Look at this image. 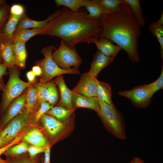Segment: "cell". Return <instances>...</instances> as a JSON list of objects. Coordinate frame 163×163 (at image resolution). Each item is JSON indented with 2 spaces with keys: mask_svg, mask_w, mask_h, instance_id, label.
<instances>
[{
  "mask_svg": "<svg viewBox=\"0 0 163 163\" xmlns=\"http://www.w3.org/2000/svg\"><path fill=\"white\" fill-rule=\"evenodd\" d=\"M61 9L40 34L59 37L66 46L73 48L80 43H91L101 34L102 27L99 20L89 19L85 11L75 13L65 7Z\"/></svg>",
  "mask_w": 163,
  "mask_h": 163,
  "instance_id": "obj_1",
  "label": "cell"
},
{
  "mask_svg": "<svg viewBox=\"0 0 163 163\" xmlns=\"http://www.w3.org/2000/svg\"><path fill=\"white\" fill-rule=\"evenodd\" d=\"M99 20L102 30L97 38L109 39L127 53L132 62H138L141 27L129 6L125 2L119 10L105 15Z\"/></svg>",
  "mask_w": 163,
  "mask_h": 163,
  "instance_id": "obj_2",
  "label": "cell"
},
{
  "mask_svg": "<svg viewBox=\"0 0 163 163\" xmlns=\"http://www.w3.org/2000/svg\"><path fill=\"white\" fill-rule=\"evenodd\" d=\"M98 101L99 110L97 113L109 131L118 139H125L126 128L123 116L115 107L98 99Z\"/></svg>",
  "mask_w": 163,
  "mask_h": 163,
  "instance_id": "obj_3",
  "label": "cell"
},
{
  "mask_svg": "<svg viewBox=\"0 0 163 163\" xmlns=\"http://www.w3.org/2000/svg\"><path fill=\"white\" fill-rule=\"evenodd\" d=\"M32 114L25 109L7 124L0 132V148L7 145L19 135L35 126L31 123Z\"/></svg>",
  "mask_w": 163,
  "mask_h": 163,
  "instance_id": "obj_4",
  "label": "cell"
},
{
  "mask_svg": "<svg viewBox=\"0 0 163 163\" xmlns=\"http://www.w3.org/2000/svg\"><path fill=\"white\" fill-rule=\"evenodd\" d=\"M56 49L55 46L52 45L43 47L41 50V53L44 58L35 62V65L39 66L42 70V74L39 82L41 84H45L50 82L55 77L63 74L80 73L78 69L74 67L65 70L61 69L57 65L51 56L53 51Z\"/></svg>",
  "mask_w": 163,
  "mask_h": 163,
  "instance_id": "obj_5",
  "label": "cell"
},
{
  "mask_svg": "<svg viewBox=\"0 0 163 163\" xmlns=\"http://www.w3.org/2000/svg\"><path fill=\"white\" fill-rule=\"evenodd\" d=\"M9 69V78L3 91L0 105V116L14 99L20 95L32 85L21 79L18 66L16 65Z\"/></svg>",
  "mask_w": 163,
  "mask_h": 163,
  "instance_id": "obj_6",
  "label": "cell"
},
{
  "mask_svg": "<svg viewBox=\"0 0 163 163\" xmlns=\"http://www.w3.org/2000/svg\"><path fill=\"white\" fill-rule=\"evenodd\" d=\"M51 56L57 65L61 69L65 70L71 69V66L78 69L82 62L75 47H69L62 40L60 46L52 52Z\"/></svg>",
  "mask_w": 163,
  "mask_h": 163,
  "instance_id": "obj_7",
  "label": "cell"
},
{
  "mask_svg": "<svg viewBox=\"0 0 163 163\" xmlns=\"http://www.w3.org/2000/svg\"><path fill=\"white\" fill-rule=\"evenodd\" d=\"M119 95L129 99L135 107L145 108L149 105L153 95L146 85L138 86L129 90L120 91Z\"/></svg>",
  "mask_w": 163,
  "mask_h": 163,
  "instance_id": "obj_8",
  "label": "cell"
},
{
  "mask_svg": "<svg viewBox=\"0 0 163 163\" xmlns=\"http://www.w3.org/2000/svg\"><path fill=\"white\" fill-rule=\"evenodd\" d=\"M26 90L10 104L1 116L0 132L9 122L24 110L26 103Z\"/></svg>",
  "mask_w": 163,
  "mask_h": 163,
  "instance_id": "obj_9",
  "label": "cell"
},
{
  "mask_svg": "<svg viewBox=\"0 0 163 163\" xmlns=\"http://www.w3.org/2000/svg\"><path fill=\"white\" fill-rule=\"evenodd\" d=\"M97 78L87 72L83 73L76 85L72 90V93L89 97H96Z\"/></svg>",
  "mask_w": 163,
  "mask_h": 163,
  "instance_id": "obj_10",
  "label": "cell"
},
{
  "mask_svg": "<svg viewBox=\"0 0 163 163\" xmlns=\"http://www.w3.org/2000/svg\"><path fill=\"white\" fill-rule=\"evenodd\" d=\"M40 122L42 129L51 138L54 139L58 136L64 131L66 127L64 123L46 113L42 116Z\"/></svg>",
  "mask_w": 163,
  "mask_h": 163,
  "instance_id": "obj_11",
  "label": "cell"
},
{
  "mask_svg": "<svg viewBox=\"0 0 163 163\" xmlns=\"http://www.w3.org/2000/svg\"><path fill=\"white\" fill-rule=\"evenodd\" d=\"M61 11L62 9L57 10L49 15L46 19L40 21L30 19L25 14L19 21L14 34L23 30L30 28H43L49 22L60 14Z\"/></svg>",
  "mask_w": 163,
  "mask_h": 163,
  "instance_id": "obj_12",
  "label": "cell"
},
{
  "mask_svg": "<svg viewBox=\"0 0 163 163\" xmlns=\"http://www.w3.org/2000/svg\"><path fill=\"white\" fill-rule=\"evenodd\" d=\"M21 141H24L31 145L46 148L50 145L42 131L35 126L28 129L21 137Z\"/></svg>",
  "mask_w": 163,
  "mask_h": 163,
  "instance_id": "obj_13",
  "label": "cell"
},
{
  "mask_svg": "<svg viewBox=\"0 0 163 163\" xmlns=\"http://www.w3.org/2000/svg\"><path fill=\"white\" fill-rule=\"evenodd\" d=\"M116 56L108 57L97 50L94 55L90 64L91 68L88 72L97 78L98 73L103 69L113 62Z\"/></svg>",
  "mask_w": 163,
  "mask_h": 163,
  "instance_id": "obj_14",
  "label": "cell"
},
{
  "mask_svg": "<svg viewBox=\"0 0 163 163\" xmlns=\"http://www.w3.org/2000/svg\"><path fill=\"white\" fill-rule=\"evenodd\" d=\"M72 104L73 108L79 107L93 110L97 113L99 110L98 98L72 92Z\"/></svg>",
  "mask_w": 163,
  "mask_h": 163,
  "instance_id": "obj_15",
  "label": "cell"
},
{
  "mask_svg": "<svg viewBox=\"0 0 163 163\" xmlns=\"http://www.w3.org/2000/svg\"><path fill=\"white\" fill-rule=\"evenodd\" d=\"M53 81L59 87L60 92V99L58 106L69 109L73 108L72 104V92L66 85L62 75L57 76Z\"/></svg>",
  "mask_w": 163,
  "mask_h": 163,
  "instance_id": "obj_16",
  "label": "cell"
},
{
  "mask_svg": "<svg viewBox=\"0 0 163 163\" xmlns=\"http://www.w3.org/2000/svg\"><path fill=\"white\" fill-rule=\"evenodd\" d=\"M91 43H94L98 50L108 57L116 56L122 49L119 46L115 45L110 40L105 37L94 38Z\"/></svg>",
  "mask_w": 163,
  "mask_h": 163,
  "instance_id": "obj_17",
  "label": "cell"
},
{
  "mask_svg": "<svg viewBox=\"0 0 163 163\" xmlns=\"http://www.w3.org/2000/svg\"><path fill=\"white\" fill-rule=\"evenodd\" d=\"M1 53L3 63L8 69L16 65L14 45L13 42L4 41L1 45Z\"/></svg>",
  "mask_w": 163,
  "mask_h": 163,
  "instance_id": "obj_18",
  "label": "cell"
},
{
  "mask_svg": "<svg viewBox=\"0 0 163 163\" xmlns=\"http://www.w3.org/2000/svg\"><path fill=\"white\" fill-rule=\"evenodd\" d=\"M24 16H16L9 14L3 31L0 33L5 41L13 42L14 34L18 24Z\"/></svg>",
  "mask_w": 163,
  "mask_h": 163,
  "instance_id": "obj_19",
  "label": "cell"
},
{
  "mask_svg": "<svg viewBox=\"0 0 163 163\" xmlns=\"http://www.w3.org/2000/svg\"><path fill=\"white\" fill-rule=\"evenodd\" d=\"M36 89L32 85L26 90L25 109L31 113H33L39 107Z\"/></svg>",
  "mask_w": 163,
  "mask_h": 163,
  "instance_id": "obj_20",
  "label": "cell"
},
{
  "mask_svg": "<svg viewBox=\"0 0 163 163\" xmlns=\"http://www.w3.org/2000/svg\"><path fill=\"white\" fill-rule=\"evenodd\" d=\"M96 97L111 107H114L111 100L112 93L110 86L107 83L98 80Z\"/></svg>",
  "mask_w": 163,
  "mask_h": 163,
  "instance_id": "obj_21",
  "label": "cell"
},
{
  "mask_svg": "<svg viewBox=\"0 0 163 163\" xmlns=\"http://www.w3.org/2000/svg\"><path fill=\"white\" fill-rule=\"evenodd\" d=\"M75 110L74 108L69 109L61 106H53L46 114L53 117L61 122L65 123L69 120Z\"/></svg>",
  "mask_w": 163,
  "mask_h": 163,
  "instance_id": "obj_22",
  "label": "cell"
},
{
  "mask_svg": "<svg viewBox=\"0 0 163 163\" xmlns=\"http://www.w3.org/2000/svg\"><path fill=\"white\" fill-rule=\"evenodd\" d=\"M85 7L88 12L86 16L90 19L99 20L105 15L110 14L103 9L94 0H88Z\"/></svg>",
  "mask_w": 163,
  "mask_h": 163,
  "instance_id": "obj_23",
  "label": "cell"
},
{
  "mask_svg": "<svg viewBox=\"0 0 163 163\" xmlns=\"http://www.w3.org/2000/svg\"><path fill=\"white\" fill-rule=\"evenodd\" d=\"M13 43L16 59V65L20 69H24L25 68L26 61L27 56L26 43L21 41Z\"/></svg>",
  "mask_w": 163,
  "mask_h": 163,
  "instance_id": "obj_24",
  "label": "cell"
},
{
  "mask_svg": "<svg viewBox=\"0 0 163 163\" xmlns=\"http://www.w3.org/2000/svg\"><path fill=\"white\" fill-rule=\"evenodd\" d=\"M103 9L111 13L119 10L124 4V0H94Z\"/></svg>",
  "mask_w": 163,
  "mask_h": 163,
  "instance_id": "obj_25",
  "label": "cell"
},
{
  "mask_svg": "<svg viewBox=\"0 0 163 163\" xmlns=\"http://www.w3.org/2000/svg\"><path fill=\"white\" fill-rule=\"evenodd\" d=\"M57 7L62 6L75 13L79 12V8L85 7L88 0H55Z\"/></svg>",
  "mask_w": 163,
  "mask_h": 163,
  "instance_id": "obj_26",
  "label": "cell"
},
{
  "mask_svg": "<svg viewBox=\"0 0 163 163\" xmlns=\"http://www.w3.org/2000/svg\"><path fill=\"white\" fill-rule=\"evenodd\" d=\"M28 146V143L24 141H21L10 147L4 154L8 158L18 157L27 152Z\"/></svg>",
  "mask_w": 163,
  "mask_h": 163,
  "instance_id": "obj_27",
  "label": "cell"
},
{
  "mask_svg": "<svg viewBox=\"0 0 163 163\" xmlns=\"http://www.w3.org/2000/svg\"><path fill=\"white\" fill-rule=\"evenodd\" d=\"M42 29L36 28L21 30L14 34L13 42L21 41L26 43L32 37L37 35L40 34Z\"/></svg>",
  "mask_w": 163,
  "mask_h": 163,
  "instance_id": "obj_28",
  "label": "cell"
},
{
  "mask_svg": "<svg viewBox=\"0 0 163 163\" xmlns=\"http://www.w3.org/2000/svg\"><path fill=\"white\" fill-rule=\"evenodd\" d=\"M130 7L135 16L137 21L141 27H144L145 21L142 15V11L139 0H124Z\"/></svg>",
  "mask_w": 163,
  "mask_h": 163,
  "instance_id": "obj_29",
  "label": "cell"
},
{
  "mask_svg": "<svg viewBox=\"0 0 163 163\" xmlns=\"http://www.w3.org/2000/svg\"><path fill=\"white\" fill-rule=\"evenodd\" d=\"M150 32L157 38L160 47V56L163 61V26L156 22L151 23L149 26Z\"/></svg>",
  "mask_w": 163,
  "mask_h": 163,
  "instance_id": "obj_30",
  "label": "cell"
},
{
  "mask_svg": "<svg viewBox=\"0 0 163 163\" xmlns=\"http://www.w3.org/2000/svg\"><path fill=\"white\" fill-rule=\"evenodd\" d=\"M53 107L47 102L41 103L39 108L32 114L31 119L32 125L35 126L37 125L42 116Z\"/></svg>",
  "mask_w": 163,
  "mask_h": 163,
  "instance_id": "obj_31",
  "label": "cell"
},
{
  "mask_svg": "<svg viewBox=\"0 0 163 163\" xmlns=\"http://www.w3.org/2000/svg\"><path fill=\"white\" fill-rule=\"evenodd\" d=\"M32 85L36 89L38 101L40 106L42 103L47 102L48 91L47 83L43 84L36 82Z\"/></svg>",
  "mask_w": 163,
  "mask_h": 163,
  "instance_id": "obj_32",
  "label": "cell"
},
{
  "mask_svg": "<svg viewBox=\"0 0 163 163\" xmlns=\"http://www.w3.org/2000/svg\"><path fill=\"white\" fill-rule=\"evenodd\" d=\"M47 83L48 91L47 102L50 105L53 106L56 103L58 99V92L56 85L54 81Z\"/></svg>",
  "mask_w": 163,
  "mask_h": 163,
  "instance_id": "obj_33",
  "label": "cell"
},
{
  "mask_svg": "<svg viewBox=\"0 0 163 163\" xmlns=\"http://www.w3.org/2000/svg\"><path fill=\"white\" fill-rule=\"evenodd\" d=\"M162 62L161 72L159 78L153 82L146 85L153 95L157 91L163 88V61H162Z\"/></svg>",
  "mask_w": 163,
  "mask_h": 163,
  "instance_id": "obj_34",
  "label": "cell"
},
{
  "mask_svg": "<svg viewBox=\"0 0 163 163\" xmlns=\"http://www.w3.org/2000/svg\"><path fill=\"white\" fill-rule=\"evenodd\" d=\"M10 14V8L6 4H4L0 7V34L1 29Z\"/></svg>",
  "mask_w": 163,
  "mask_h": 163,
  "instance_id": "obj_35",
  "label": "cell"
},
{
  "mask_svg": "<svg viewBox=\"0 0 163 163\" xmlns=\"http://www.w3.org/2000/svg\"><path fill=\"white\" fill-rule=\"evenodd\" d=\"M10 14L16 16H22L25 14L24 7L21 5L15 4L10 8Z\"/></svg>",
  "mask_w": 163,
  "mask_h": 163,
  "instance_id": "obj_36",
  "label": "cell"
},
{
  "mask_svg": "<svg viewBox=\"0 0 163 163\" xmlns=\"http://www.w3.org/2000/svg\"><path fill=\"white\" fill-rule=\"evenodd\" d=\"M13 160L9 159L10 163H39V158L37 156L33 158L27 157H15Z\"/></svg>",
  "mask_w": 163,
  "mask_h": 163,
  "instance_id": "obj_37",
  "label": "cell"
},
{
  "mask_svg": "<svg viewBox=\"0 0 163 163\" xmlns=\"http://www.w3.org/2000/svg\"><path fill=\"white\" fill-rule=\"evenodd\" d=\"M46 148L37 147L31 145L29 146L28 147L27 152L29 153L30 157L34 158L37 154L44 152Z\"/></svg>",
  "mask_w": 163,
  "mask_h": 163,
  "instance_id": "obj_38",
  "label": "cell"
},
{
  "mask_svg": "<svg viewBox=\"0 0 163 163\" xmlns=\"http://www.w3.org/2000/svg\"><path fill=\"white\" fill-rule=\"evenodd\" d=\"M25 133H22L17 137L11 143L3 147L0 148V156L3 154H4L6 151L11 147L21 142V137Z\"/></svg>",
  "mask_w": 163,
  "mask_h": 163,
  "instance_id": "obj_39",
  "label": "cell"
},
{
  "mask_svg": "<svg viewBox=\"0 0 163 163\" xmlns=\"http://www.w3.org/2000/svg\"><path fill=\"white\" fill-rule=\"evenodd\" d=\"M7 66L4 63H0V90L3 91L5 86L2 83V78L4 75L7 74Z\"/></svg>",
  "mask_w": 163,
  "mask_h": 163,
  "instance_id": "obj_40",
  "label": "cell"
},
{
  "mask_svg": "<svg viewBox=\"0 0 163 163\" xmlns=\"http://www.w3.org/2000/svg\"><path fill=\"white\" fill-rule=\"evenodd\" d=\"M26 76L28 80V82L30 84L32 85L36 82V76L31 70L27 72Z\"/></svg>",
  "mask_w": 163,
  "mask_h": 163,
  "instance_id": "obj_41",
  "label": "cell"
},
{
  "mask_svg": "<svg viewBox=\"0 0 163 163\" xmlns=\"http://www.w3.org/2000/svg\"><path fill=\"white\" fill-rule=\"evenodd\" d=\"M50 146L49 145L46 148L44 152L45 155L43 163H50Z\"/></svg>",
  "mask_w": 163,
  "mask_h": 163,
  "instance_id": "obj_42",
  "label": "cell"
},
{
  "mask_svg": "<svg viewBox=\"0 0 163 163\" xmlns=\"http://www.w3.org/2000/svg\"><path fill=\"white\" fill-rule=\"evenodd\" d=\"M31 71L36 76H40L42 74V70L38 65H35L32 68Z\"/></svg>",
  "mask_w": 163,
  "mask_h": 163,
  "instance_id": "obj_43",
  "label": "cell"
},
{
  "mask_svg": "<svg viewBox=\"0 0 163 163\" xmlns=\"http://www.w3.org/2000/svg\"><path fill=\"white\" fill-rule=\"evenodd\" d=\"M130 163H144L143 160L139 157L134 158L130 161Z\"/></svg>",
  "mask_w": 163,
  "mask_h": 163,
  "instance_id": "obj_44",
  "label": "cell"
},
{
  "mask_svg": "<svg viewBox=\"0 0 163 163\" xmlns=\"http://www.w3.org/2000/svg\"><path fill=\"white\" fill-rule=\"evenodd\" d=\"M4 40L2 36V35L0 34V63H3V61L2 59L1 53V45L3 42L4 41Z\"/></svg>",
  "mask_w": 163,
  "mask_h": 163,
  "instance_id": "obj_45",
  "label": "cell"
},
{
  "mask_svg": "<svg viewBox=\"0 0 163 163\" xmlns=\"http://www.w3.org/2000/svg\"><path fill=\"white\" fill-rule=\"evenodd\" d=\"M157 23L159 24L163 25V12H162V14L161 15V16L158 20V21L157 22Z\"/></svg>",
  "mask_w": 163,
  "mask_h": 163,
  "instance_id": "obj_46",
  "label": "cell"
},
{
  "mask_svg": "<svg viewBox=\"0 0 163 163\" xmlns=\"http://www.w3.org/2000/svg\"><path fill=\"white\" fill-rule=\"evenodd\" d=\"M0 163H10L9 158H7L6 160L2 159L0 156Z\"/></svg>",
  "mask_w": 163,
  "mask_h": 163,
  "instance_id": "obj_47",
  "label": "cell"
},
{
  "mask_svg": "<svg viewBox=\"0 0 163 163\" xmlns=\"http://www.w3.org/2000/svg\"><path fill=\"white\" fill-rule=\"evenodd\" d=\"M4 1L0 0V7L4 4Z\"/></svg>",
  "mask_w": 163,
  "mask_h": 163,
  "instance_id": "obj_48",
  "label": "cell"
}]
</instances>
